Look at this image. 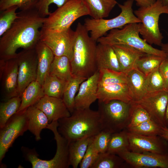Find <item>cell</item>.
<instances>
[{
  "instance_id": "5bb4252c",
  "label": "cell",
  "mask_w": 168,
  "mask_h": 168,
  "mask_svg": "<svg viewBox=\"0 0 168 168\" xmlns=\"http://www.w3.org/2000/svg\"><path fill=\"white\" fill-rule=\"evenodd\" d=\"M117 155L127 164L136 168H168V152L159 154L150 152L137 153L126 150Z\"/></svg>"
},
{
  "instance_id": "b9f144b4",
  "label": "cell",
  "mask_w": 168,
  "mask_h": 168,
  "mask_svg": "<svg viewBox=\"0 0 168 168\" xmlns=\"http://www.w3.org/2000/svg\"><path fill=\"white\" fill-rule=\"evenodd\" d=\"M111 134L108 131L103 130L94 136L93 142L100 153L107 152Z\"/></svg>"
},
{
  "instance_id": "484cf974",
  "label": "cell",
  "mask_w": 168,
  "mask_h": 168,
  "mask_svg": "<svg viewBox=\"0 0 168 168\" xmlns=\"http://www.w3.org/2000/svg\"><path fill=\"white\" fill-rule=\"evenodd\" d=\"M90 12L89 16L94 19L104 18L109 16L115 6L116 0H82Z\"/></svg>"
},
{
  "instance_id": "4dcf8cb0",
  "label": "cell",
  "mask_w": 168,
  "mask_h": 168,
  "mask_svg": "<svg viewBox=\"0 0 168 168\" xmlns=\"http://www.w3.org/2000/svg\"><path fill=\"white\" fill-rule=\"evenodd\" d=\"M67 82L49 74L42 85L45 95L62 98Z\"/></svg>"
},
{
  "instance_id": "7c38bea8",
  "label": "cell",
  "mask_w": 168,
  "mask_h": 168,
  "mask_svg": "<svg viewBox=\"0 0 168 168\" xmlns=\"http://www.w3.org/2000/svg\"><path fill=\"white\" fill-rule=\"evenodd\" d=\"M16 58L18 65V92L21 96L25 88L36 80L37 58L35 47L23 49Z\"/></svg>"
},
{
  "instance_id": "d590c367",
  "label": "cell",
  "mask_w": 168,
  "mask_h": 168,
  "mask_svg": "<svg viewBox=\"0 0 168 168\" xmlns=\"http://www.w3.org/2000/svg\"><path fill=\"white\" fill-rule=\"evenodd\" d=\"M145 88L147 93L165 90L164 81L159 68L146 76Z\"/></svg>"
},
{
  "instance_id": "836d02e7",
  "label": "cell",
  "mask_w": 168,
  "mask_h": 168,
  "mask_svg": "<svg viewBox=\"0 0 168 168\" xmlns=\"http://www.w3.org/2000/svg\"><path fill=\"white\" fill-rule=\"evenodd\" d=\"M125 161L118 155L106 152L100 153L91 168H120L126 166Z\"/></svg>"
},
{
  "instance_id": "ab89813d",
  "label": "cell",
  "mask_w": 168,
  "mask_h": 168,
  "mask_svg": "<svg viewBox=\"0 0 168 168\" xmlns=\"http://www.w3.org/2000/svg\"><path fill=\"white\" fill-rule=\"evenodd\" d=\"M93 137L89 144L85 154L79 164L80 168H91L99 155L100 153L93 142Z\"/></svg>"
},
{
  "instance_id": "bcb514c9",
  "label": "cell",
  "mask_w": 168,
  "mask_h": 168,
  "mask_svg": "<svg viewBox=\"0 0 168 168\" xmlns=\"http://www.w3.org/2000/svg\"><path fill=\"white\" fill-rule=\"evenodd\" d=\"M161 137L168 142V128L166 127H162Z\"/></svg>"
},
{
  "instance_id": "1f68e13d",
  "label": "cell",
  "mask_w": 168,
  "mask_h": 168,
  "mask_svg": "<svg viewBox=\"0 0 168 168\" xmlns=\"http://www.w3.org/2000/svg\"><path fill=\"white\" fill-rule=\"evenodd\" d=\"M21 103V96H18L5 100L0 105V128L18 111Z\"/></svg>"
},
{
  "instance_id": "c3c4849f",
  "label": "cell",
  "mask_w": 168,
  "mask_h": 168,
  "mask_svg": "<svg viewBox=\"0 0 168 168\" xmlns=\"http://www.w3.org/2000/svg\"><path fill=\"white\" fill-rule=\"evenodd\" d=\"M165 122L166 127L168 128V102L165 113Z\"/></svg>"
},
{
  "instance_id": "7a4b0ae2",
  "label": "cell",
  "mask_w": 168,
  "mask_h": 168,
  "mask_svg": "<svg viewBox=\"0 0 168 168\" xmlns=\"http://www.w3.org/2000/svg\"><path fill=\"white\" fill-rule=\"evenodd\" d=\"M59 133L69 142L96 135L103 130L98 111L74 109L71 115L58 120Z\"/></svg>"
},
{
  "instance_id": "6da1fadb",
  "label": "cell",
  "mask_w": 168,
  "mask_h": 168,
  "mask_svg": "<svg viewBox=\"0 0 168 168\" xmlns=\"http://www.w3.org/2000/svg\"><path fill=\"white\" fill-rule=\"evenodd\" d=\"M45 17L35 7L21 10L17 17L0 39V58L8 60L16 57L17 50L34 48L40 40V30Z\"/></svg>"
},
{
  "instance_id": "2e32d148",
  "label": "cell",
  "mask_w": 168,
  "mask_h": 168,
  "mask_svg": "<svg viewBox=\"0 0 168 168\" xmlns=\"http://www.w3.org/2000/svg\"><path fill=\"white\" fill-rule=\"evenodd\" d=\"M0 79L4 90L5 100L18 95V65L16 58L0 60Z\"/></svg>"
},
{
  "instance_id": "ac0fdd59",
  "label": "cell",
  "mask_w": 168,
  "mask_h": 168,
  "mask_svg": "<svg viewBox=\"0 0 168 168\" xmlns=\"http://www.w3.org/2000/svg\"><path fill=\"white\" fill-rule=\"evenodd\" d=\"M33 105L45 114L49 124L71 114L62 98L45 95Z\"/></svg>"
},
{
  "instance_id": "8992f818",
  "label": "cell",
  "mask_w": 168,
  "mask_h": 168,
  "mask_svg": "<svg viewBox=\"0 0 168 168\" xmlns=\"http://www.w3.org/2000/svg\"><path fill=\"white\" fill-rule=\"evenodd\" d=\"M133 1L127 0L123 4H118L121 11L119 15L114 18L109 19L86 18L83 25L90 32L91 37L97 42L99 39L112 29H121L129 23H141V21L134 13L132 8Z\"/></svg>"
},
{
  "instance_id": "d6a6232c",
  "label": "cell",
  "mask_w": 168,
  "mask_h": 168,
  "mask_svg": "<svg viewBox=\"0 0 168 168\" xmlns=\"http://www.w3.org/2000/svg\"><path fill=\"white\" fill-rule=\"evenodd\" d=\"M126 150H129L128 131L126 128L120 132L112 133L107 152L117 155L118 153Z\"/></svg>"
},
{
  "instance_id": "8d00e7d4",
  "label": "cell",
  "mask_w": 168,
  "mask_h": 168,
  "mask_svg": "<svg viewBox=\"0 0 168 168\" xmlns=\"http://www.w3.org/2000/svg\"><path fill=\"white\" fill-rule=\"evenodd\" d=\"M98 85L114 83H127L126 74L121 72L108 69L99 71Z\"/></svg>"
},
{
  "instance_id": "5b68a950",
  "label": "cell",
  "mask_w": 168,
  "mask_h": 168,
  "mask_svg": "<svg viewBox=\"0 0 168 168\" xmlns=\"http://www.w3.org/2000/svg\"><path fill=\"white\" fill-rule=\"evenodd\" d=\"M140 23V34L142 39L150 45L161 46L163 36L160 30L159 21L160 16L168 14V7L164 5L162 0H156L152 4L139 7L134 11Z\"/></svg>"
},
{
  "instance_id": "f546056e",
  "label": "cell",
  "mask_w": 168,
  "mask_h": 168,
  "mask_svg": "<svg viewBox=\"0 0 168 168\" xmlns=\"http://www.w3.org/2000/svg\"><path fill=\"white\" fill-rule=\"evenodd\" d=\"M166 57L154 54H146L137 60L134 68L147 76L154 70L159 68Z\"/></svg>"
},
{
  "instance_id": "52a82bcc",
  "label": "cell",
  "mask_w": 168,
  "mask_h": 168,
  "mask_svg": "<svg viewBox=\"0 0 168 168\" xmlns=\"http://www.w3.org/2000/svg\"><path fill=\"white\" fill-rule=\"evenodd\" d=\"M131 102L118 100L106 103L98 101V111L103 130L112 133L126 128L130 120Z\"/></svg>"
},
{
  "instance_id": "9a60e30c",
  "label": "cell",
  "mask_w": 168,
  "mask_h": 168,
  "mask_svg": "<svg viewBox=\"0 0 168 168\" xmlns=\"http://www.w3.org/2000/svg\"><path fill=\"white\" fill-rule=\"evenodd\" d=\"M128 136L130 151L159 154L168 152V142L161 136L143 135L128 132Z\"/></svg>"
},
{
  "instance_id": "d6986e66",
  "label": "cell",
  "mask_w": 168,
  "mask_h": 168,
  "mask_svg": "<svg viewBox=\"0 0 168 168\" xmlns=\"http://www.w3.org/2000/svg\"><path fill=\"white\" fill-rule=\"evenodd\" d=\"M98 101L107 103L118 100L129 103L133 101L132 94L127 83H114L98 85Z\"/></svg>"
},
{
  "instance_id": "7dc6e473",
  "label": "cell",
  "mask_w": 168,
  "mask_h": 168,
  "mask_svg": "<svg viewBox=\"0 0 168 168\" xmlns=\"http://www.w3.org/2000/svg\"><path fill=\"white\" fill-rule=\"evenodd\" d=\"M160 46L161 49L168 56V43H162Z\"/></svg>"
},
{
  "instance_id": "8fae6325",
  "label": "cell",
  "mask_w": 168,
  "mask_h": 168,
  "mask_svg": "<svg viewBox=\"0 0 168 168\" xmlns=\"http://www.w3.org/2000/svg\"><path fill=\"white\" fill-rule=\"evenodd\" d=\"M26 109L17 112L9 119L2 128H0V162L16 138L22 135L28 130Z\"/></svg>"
},
{
  "instance_id": "9c48e42d",
  "label": "cell",
  "mask_w": 168,
  "mask_h": 168,
  "mask_svg": "<svg viewBox=\"0 0 168 168\" xmlns=\"http://www.w3.org/2000/svg\"><path fill=\"white\" fill-rule=\"evenodd\" d=\"M58 121L49 124L47 129L54 134L57 144V149L54 157L49 160L40 159L34 151L29 150L26 157L33 168H67L70 166L68 154V142L58 132Z\"/></svg>"
},
{
  "instance_id": "603a6c76",
  "label": "cell",
  "mask_w": 168,
  "mask_h": 168,
  "mask_svg": "<svg viewBox=\"0 0 168 168\" xmlns=\"http://www.w3.org/2000/svg\"><path fill=\"white\" fill-rule=\"evenodd\" d=\"M28 119L29 130L35 136L36 141L41 139L42 130L47 128L49 124L48 119L45 114L34 105L28 108L26 110Z\"/></svg>"
},
{
  "instance_id": "30bf717a",
  "label": "cell",
  "mask_w": 168,
  "mask_h": 168,
  "mask_svg": "<svg viewBox=\"0 0 168 168\" xmlns=\"http://www.w3.org/2000/svg\"><path fill=\"white\" fill-rule=\"evenodd\" d=\"M40 40L52 51L54 56H66L71 60L73 53L75 31L71 28L57 31L42 27Z\"/></svg>"
},
{
  "instance_id": "ffe728a7",
  "label": "cell",
  "mask_w": 168,
  "mask_h": 168,
  "mask_svg": "<svg viewBox=\"0 0 168 168\" xmlns=\"http://www.w3.org/2000/svg\"><path fill=\"white\" fill-rule=\"evenodd\" d=\"M112 46L117 56L121 71L126 74L133 68L137 60L146 54L126 45Z\"/></svg>"
},
{
  "instance_id": "ba28073f",
  "label": "cell",
  "mask_w": 168,
  "mask_h": 168,
  "mask_svg": "<svg viewBox=\"0 0 168 168\" xmlns=\"http://www.w3.org/2000/svg\"><path fill=\"white\" fill-rule=\"evenodd\" d=\"M89 15L82 0H70L45 17L42 27L57 31L65 30L79 18Z\"/></svg>"
},
{
  "instance_id": "f1b7e54d",
  "label": "cell",
  "mask_w": 168,
  "mask_h": 168,
  "mask_svg": "<svg viewBox=\"0 0 168 168\" xmlns=\"http://www.w3.org/2000/svg\"><path fill=\"white\" fill-rule=\"evenodd\" d=\"M86 79L72 76L67 81L62 99L71 113L74 110V100L82 83Z\"/></svg>"
},
{
  "instance_id": "60d3db41",
  "label": "cell",
  "mask_w": 168,
  "mask_h": 168,
  "mask_svg": "<svg viewBox=\"0 0 168 168\" xmlns=\"http://www.w3.org/2000/svg\"><path fill=\"white\" fill-rule=\"evenodd\" d=\"M38 0H0V11L16 6L20 10L35 7Z\"/></svg>"
},
{
  "instance_id": "681fc988",
  "label": "cell",
  "mask_w": 168,
  "mask_h": 168,
  "mask_svg": "<svg viewBox=\"0 0 168 168\" xmlns=\"http://www.w3.org/2000/svg\"></svg>"
},
{
  "instance_id": "277c9868",
  "label": "cell",
  "mask_w": 168,
  "mask_h": 168,
  "mask_svg": "<svg viewBox=\"0 0 168 168\" xmlns=\"http://www.w3.org/2000/svg\"><path fill=\"white\" fill-rule=\"evenodd\" d=\"M140 23H131L121 29H114L109 33L100 38L98 43L112 46L117 44L127 45L147 54L166 57L161 49L154 48L139 36Z\"/></svg>"
},
{
  "instance_id": "7402d4cb",
  "label": "cell",
  "mask_w": 168,
  "mask_h": 168,
  "mask_svg": "<svg viewBox=\"0 0 168 168\" xmlns=\"http://www.w3.org/2000/svg\"><path fill=\"white\" fill-rule=\"evenodd\" d=\"M97 70L108 69L121 72L115 52L112 46L98 43L96 52Z\"/></svg>"
},
{
  "instance_id": "44dd1931",
  "label": "cell",
  "mask_w": 168,
  "mask_h": 168,
  "mask_svg": "<svg viewBox=\"0 0 168 168\" xmlns=\"http://www.w3.org/2000/svg\"><path fill=\"white\" fill-rule=\"evenodd\" d=\"M35 49L37 58L36 80L42 85L45 79L49 74L54 55L51 50L40 40Z\"/></svg>"
},
{
  "instance_id": "e575fe53",
  "label": "cell",
  "mask_w": 168,
  "mask_h": 168,
  "mask_svg": "<svg viewBox=\"0 0 168 168\" xmlns=\"http://www.w3.org/2000/svg\"><path fill=\"white\" fill-rule=\"evenodd\" d=\"M126 129L128 132L133 133L145 136H160L162 132V127L150 119Z\"/></svg>"
},
{
  "instance_id": "ee69618b",
  "label": "cell",
  "mask_w": 168,
  "mask_h": 168,
  "mask_svg": "<svg viewBox=\"0 0 168 168\" xmlns=\"http://www.w3.org/2000/svg\"><path fill=\"white\" fill-rule=\"evenodd\" d=\"M159 69L164 81L165 90L168 92V56L163 60Z\"/></svg>"
},
{
  "instance_id": "f6af8a7d",
  "label": "cell",
  "mask_w": 168,
  "mask_h": 168,
  "mask_svg": "<svg viewBox=\"0 0 168 168\" xmlns=\"http://www.w3.org/2000/svg\"><path fill=\"white\" fill-rule=\"evenodd\" d=\"M136 4L139 7H147L149 6L154 3L156 0H134Z\"/></svg>"
},
{
  "instance_id": "f35d334b",
  "label": "cell",
  "mask_w": 168,
  "mask_h": 168,
  "mask_svg": "<svg viewBox=\"0 0 168 168\" xmlns=\"http://www.w3.org/2000/svg\"><path fill=\"white\" fill-rule=\"evenodd\" d=\"M18 7H11L1 11L0 14V36H2L8 29L16 19L18 13L16 12Z\"/></svg>"
},
{
  "instance_id": "4fadbf2b",
  "label": "cell",
  "mask_w": 168,
  "mask_h": 168,
  "mask_svg": "<svg viewBox=\"0 0 168 168\" xmlns=\"http://www.w3.org/2000/svg\"><path fill=\"white\" fill-rule=\"evenodd\" d=\"M134 102L146 111L151 120L161 127H166L165 118L168 102L167 91L163 90L147 93L139 100Z\"/></svg>"
},
{
  "instance_id": "4316f807",
  "label": "cell",
  "mask_w": 168,
  "mask_h": 168,
  "mask_svg": "<svg viewBox=\"0 0 168 168\" xmlns=\"http://www.w3.org/2000/svg\"><path fill=\"white\" fill-rule=\"evenodd\" d=\"M93 137L83 138L68 142L70 166L77 168L82 159Z\"/></svg>"
},
{
  "instance_id": "e0dca14e",
  "label": "cell",
  "mask_w": 168,
  "mask_h": 168,
  "mask_svg": "<svg viewBox=\"0 0 168 168\" xmlns=\"http://www.w3.org/2000/svg\"><path fill=\"white\" fill-rule=\"evenodd\" d=\"M99 76L98 71L82 83L75 99L74 109L90 108L97 100Z\"/></svg>"
},
{
  "instance_id": "7bdbcfd3",
  "label": "cell",
  "mask_w": 168,
  "mask_h": 168,
  "mask_svg": "<svg viewBox=\"0 0 168 168\" xmlns=\"http://www.w3.org/2000/svg\"><path fill=\"white\" fill-rule=\"evenodd\" d=\"M70 0H38L35 7L40 14L42 17H45L50 14L49 11V6L51 4H54L58 8L59 7Z\"/></svg>"
},
{
  "instance_id": "3957f363",
  "label": "cell",
  "mask_w": 168,
  "mask_h": 168,
  "mask_svg": "<svg viewBox=\"0 0 168 168\" xmlns=\"http://www.w3.org/2000/svg\"><path fill=\"white\" fill-rule=\"evenodd\" d=\"M75 31L71 60L72 76L87 79L98 71L96 63L97 44L83 24L78 22Z\"/></svg>"
},
{
  "instance_id": "cb8c5ba5",
  "label": "cell",
  "mask_w": 168,
  "mask_h": 168,
  "mask_svg": "<svg viewBox=\"0 0 168 168\" xmlns=\"http://www.w3.org/2000/svg\"><path fill=\"white\" fill-rule=\"evenodd\" d=\"M126 74L127 83L132 94L133 101H139L147 93L145 88L146 76L135 68Z\"/></svg>"
},
{
  "instance_id": "d4e9b609",
  "label": "cell",
  "mask_w": 168,
  "mask_h": 168,
  "mask_svg": "<svg viewBox=\"0 0 168 168\" xmlns=\"http://www.w3.org/2000/svg\"><path fill=\"white\" fill-rule=\"evenodd\" d=\"M44 96L42 85L37 81L32 82L21 95V104L17 112L23 111L34 105Z\"/></svg>"
},
{
  "instance_id": "83f0119b",
  "label": "cell",
  "mask_w": 168,
  "mask_h": 168,
  "mask_svg": "<svg viewBox=\"0 0 168 168\" xmlns=\"http://www.w3.org/2000/svg\"><path fill=\"white\" fill-rule=\"evenodd\" d=\"M49 74L67 82L72 76L70 60L66 56H54Z\"/></svg>"
},
{
  "instance_id": "74e56055",
  "label": "cell",
  "mask_w": 168,
  "mask_h": 168,
  "mask_svg": "<svg viewBox=\"0 0 168 168\" xmlns=\"http://www.w3.org/2000/svg\"><path fill=\"white\" fill-rule=\"evenodd\" d=\"M150 119L149 114L144 109L134 101L131 102L130 120L126 128L135 126Z\"/></svg>"
}]
</instances>
